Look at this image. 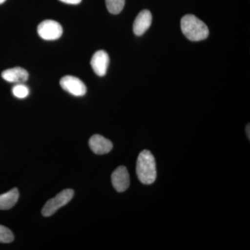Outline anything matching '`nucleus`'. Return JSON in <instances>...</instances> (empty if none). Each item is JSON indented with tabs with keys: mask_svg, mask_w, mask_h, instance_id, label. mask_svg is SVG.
Instances as JSON below:
<instances>
[{
	"mask_svg": "<svg viewBox=\"0 0 250 250\" xmlns=\"http://www.w3.org/2000/svg\"><path fill=\"white\" fill-rule=\"evenodd\" d=\"M246 132H247V135H248V139H250V125H248V126H247V127H246Z\"/></svg>",
	"mask_w": 250,
	"mask_h": 250,
	"instance_id": "16",
	"label": "nucleus"
},
{
	"mask_svg": "<svg viewBox=\"0 0 250 250\" xmlns=\"http://www.w3.org/2000/svg\"><path fill=\"white\" fill-rule=\"evenodd\" d=\"M1 77L10 83H22L27 82L29 73L22 67H16L3 71Z\"/></svg>",
	"mask_w": 250,
	"mask_h": 250,
	"instance_id": "10",
	"label": "nucleus"
},
{
	"mask_svg": "<svg viewBox=\"0 0 250 250\" xmlns=\"http://www.w3.org/2000/svg\"><path fill=\"white\" fill-rule=\"evenodd\" d=\"M181 29L188 40L195 42L205 40L209 34V30L205 23L194 15H186L182 18Z\"/></svg>",
	"mask_w": 250,
	"mask_h": 250,
	"instance_id": "2",
	"label": "nucleus"
},
{
	"mask_svg": "<svg viewBox=\"0 0 250 250\" xmlns=\"http://www.w3.org/2000/svg\"><path fill=\"white\" fill-rule=\"evenodd\" d=\"M90 65L97 75L100 77L104 76L109 65L108 54L104 50L97 51L92 57Z\"/></svg>",
	"mask_w": 250,
	"mask_h": 250,
	"instance_id": "6",
	"label": "nucleus"
},
{
	"mask_svg": "<svg viewBox=\"0 0 250 250\" xmlns=\"http://www.w3.org/2000/svg\"><path fill=\"white\" fill-rule=\"evenodd\" d=\"M74 194L75 192L72 189H65L59 192L57 196L46 202L42 209V215L45 217H49L54 215L59 208L67 205L71 201Z\"/></svg>",
	"mask_w": 250,
	"mask_h": 250,
	"instance_id": "3",
	"label": "nucleus"
},
{
	"mask_svg": "<svg viewBox=\"0 0 250 250\" xmlns=\"http://www.w3.org/2000/svg\"><path fill=\"white\" fill-rule=\"evenodd\" d=\"M18 199L19 190L16 188L0 195V210H9L12 208L17 203Z\"/></svg>",
	"mask_w": 250,
	"mask_h": 250,
	"instance_id": "11",
	"label": "nucleus"
},
{
	"mask_svg": "<svg viewBox=\"0 0 250 250\" xmlns=\"http://www.w3.org/2000/svg\"><path fill=\"white\" fill-rule=\"evenodd\" d=\"M12 93L16 98L24 99L29 95V89L27 85L22 83H18L12 88Z\"/></svg>",
	"mask_w": 250,
	"mask_h": 250,
	"instance_id": "13",
	"label": "nucleus"
},
{
	"mask_svg": "<svg viewBox=\"0 0 250 250\" xmlns=\"http://www.w3.org/2000/svg\"><path fill=\"white\" fill-rule=\"evenodd\" d=\"M62 2L68 4H79L82 1V0H60Z\"/></svg>",
	"mask_w": 250,
	"mask_h": 250,
	"instance_id": "15",
	"label": "nucleus"
},
{
	"mask_svg": "<svg viewBox=\"0 0 250 250\" xmlns=\"http://www.w3.org/2000/svg\"><path fill=\"white\" fill-rule=\"evenodd\" d=\"M60 85L62 89L74 96L82 97L86 93L85 83L76 77L67 75L62 77L60 80Z\"/></svg>",
	"mask_w": 250,
	"mask_h": 250,
	"instance_id": "5",
	"label": "nucleus"
},
{
	"mask_svg": "<svg viewBox=\"0 0 250 250\" xmlns=\"http://www.w3.org/2000/svg\"><path fill=\"white\" fill-rule=\"evenodd\" d=\"M14 240V235L12 231L0 225V243H10Z\"/></svg>",
	"mask_w": 250,
	"mask_h": 250,
	"instance_id": "14",
	"label": "nucleus"
},
{
	"mask_svg": "<svg viewBox=\"0 0 250 250\" xmlns=\"http://www.w3.org/2000/svg\"><path fill=\"white\" fill-rule=\"evenodd\" d=\"M136 174L140 182L146 185L152 184L156 181L157 172L155 159L152 153L147 149L140 153L138 157Z\"/></svg>",
	"mask_w": 250,
	"mask_h": 250,
	"instance_id": "1",
	"label": "nucleus"
},
{
	"mask_svg": "<svg viewBox=\"0 0 250 250\" xmlns=\"http://www.w3.org/2000/svg\"><path fill=\"white\" fill-rule=\"evenodd\" d=\"M89 146L95 154H106L111 152L113 149V144L109 140L101 135H93L89 140Z\"/></svg>",
	"mask_w": 250,
	"mask_h": 250,
	"instance_id": "8",
	"label": "nucleus"
},
{
	"mask_svg": "<svg viewBox=\"0 0 250 250\" xmlns=\"http://www.w3.org/2000/svg\"><path fill=\"white\" fill-rule=\"evenodd\" d=\"M152 16L150 11L143 10L135 19L133 30L136 36H141L146 32L152 24Z\"/></svg>",
	"mask_w": 250,
	"mask_h": 250,
	"instance_id": "9",
	"label": "nucleus"
},
{
	"mask_svg": "<svg viewBox=\"0 0 250 250\" xmlns=\"http://www.w3.org/2000/svg\"><path fill=\"white\" fill-rule=\"evenodd\" d=\"M111 182L117 191L125 192L130 185V178L127 169L120 166L112 173Z\"/></svg>",
	"mask_w": 250,
	"mask_h": 250,
	"instance_id": "7",
	"label": "nucleus"
},
{
	"mask_svg": "<svg viewBox=\"0 0 250 250\" xmlns=\"http://www.w3.org/2000/svg\"><path fill=\"white\" fill-rule=\"evenodd\" d=\"M106 8L111 14H118L123 11L125 0H106Z\"/></svg>",
	"mask_w": 250,
	"mask_h": 250,
	"instance_id": "12",
	"label": "nucleus"
},
{
	"mask_svg": "<svg viewBox=\"0 0 250 250\" xmlns=\"http://www.w3.org/2000/svg\"><path fill=\"white\" fill-rule=\"evenodd\" d=\"M5 1H6V0H0V4H3Z\"/></svg>",
	"mask_w": 250,
	"mask_h": 250,
	"instance_id": "17",
	"label": "nucleus"
},
{
	"mask_svg": "<svg viewBox=\"0 0 250 250\" xmlns=\"http://www.w3.org/2000/svg\"><path fill=\"white\" fill-rule=\"evenodd\" d=\"M38 34L45 41L57 40L62 34V27L57 21L47 20L38 26Z\"/></svg>",
	"mask_w": 250,
	"mask_h": 250,
	"instance_id": "4",
	"label": "nucleus"
}]
</instances>
